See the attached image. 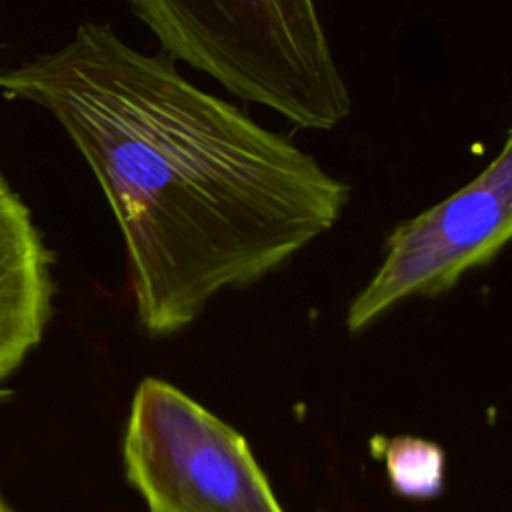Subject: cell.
Wrapping results in <instances>:
<instances>
[{
	"label": "cell",
	"instance_id": "1",
	"mask_svg": "<svg viewBox=\"0 0 512 512\" xmlns=\"http://www.w3.org/2000/svg\"><path fill=\"white\" fill-rule=\"evenodd\" d=\"M46 108L96 176L120 226L142 328L164 336L248 286L342 216L350 190L288 136L84 22L58 50L0 70Z\"/></svg>",
	"mask_w": 512,
	"mask_h": 512
},
{
	"label": "cell",
	"instance_id": "2",
	"mask_svg": "<svg viewBox=\"0 0 512 512\" xmlns=\"http://www.w3.org/2000/svg\"><path fill=\"white\" fill-rule=\"evenodd\" d=\"M172 60L294 128L334 130L352 112L316 0H126Z\"/></svg>",
	"mask_w": 512,
	"mask_h": 512
},
{
	"label": "cell",
	"instance_id": "3",
	"mask_svg": "<svg viewBox=\"0 0 512 512\" xmlns=\"http://www.w3.org/2000/svg\"><path fill=\"white\" fill-rule=\"evenodd\" d=\"M122 456L150 512H284L246 440L164 380L136 388Z\"/></svg>",
	"mask_w": 512,
	"mask_h": 512
},
{
	"label": "cell",
	"instance_id": "4",
	"mask_svg": "<svg viewBox=\"0 0 512 512\" xmlns=\"http://www.w3.org/2000/svg\"><path fill=\"white\" fill-rule=\"evenodd\" d=\"M512 234V138L468 184L404 220L386 254L346 314L358 332L412 296H436L468 270L492 260Z\"/></svg>",
	"mask_w": 512,
	"mask_h": 512
},
{
	"label": "cell",
	"instance_id": "5",
	"mask_svg": "<svg viewBox=\"0 0 512 512\" xmlns=\"http://www.w3.org/2000/svg\"><path fill=\"white\" fill-rule=\"evenodd\" d=\"M50 252L0 176V382L40 344L52 310Z\"/></svg>",
	"mask_w": 512,
	"mask_h": 512
},
{
	"label": "cell",
	"instance_id": "6",
	"mask_svg": "<svg viewBox=\"0 0 512 512\" xmlns=\"http://www.w3.org/2000/svg\"><path fill=\"white\" fill-rule=\"evenodd\" d=\"M384 460L400 494L430 498L440 492L444 456L436 444L422 438H394L386 446Z\"/></svg>",
	"mask_w": 512,
	"mask_h": 512
},
{
	"label": "cell",
	"instance_id": "7",
	"mask_svg": "<svg viewBox=\"0 0 512 512\" xmlns=\"http://www.w3.org/2000/svg\"><path fill=\"white\" fill-rule=\"evenodd\" d=\"M10 396H12V390H8V388H0V404H2V402H6V400H10Z\"/></svg>",
	"mask_w": 512,
	"mask_h": 512
},
{
	"label": "cell",
	"instance_id": "8",
	"mask_svg": "<svg viewBox=\"0 0 512 512\" xmlns=\"http://www.w3.org/2000/svg\"><path fill=\"white\" fill-rule=\"evenodd\" d=\"M0 512H14L8 504H6V500L0 496Z\"/></svg>",
	"mask_w": 512,
	"mask_h": 512
}]
</instances>
